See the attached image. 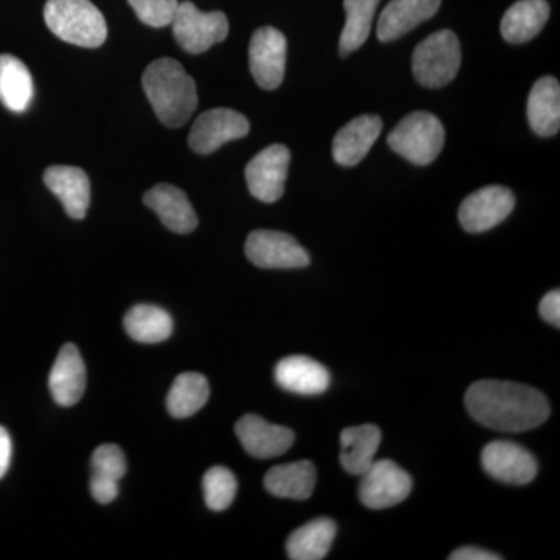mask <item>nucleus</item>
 Listing matches in <instances>:
<instances>
[{"instance_id": "72a5a7b5", "label": "nucleus", "mask_w": 560, "mask_h": 560, "mask_svg": "<svg viewBox=\"0 0 560 560\" xmlns=\"http://www.w3.org/2000/svg\"><path fill=\"white\" fill-rule=\"evenodd\" d=\"M539 313L541 318L550 323L551 326L560 327V291L552 290L545 294L540 301Z\"/></svg>"}, {"instance_id": "dca6fc26", "label": "nucleus", "mask_w": 560, "mask_h": 560, "mask_svg": "<svg viewBox=\"0 0 560 560\" xmlns=\"http://www.w3.org/2000/svg\"><path fill=\"white\" fill-rule=\"evenodd\" d=\"M383 124L378 116L357 117L337 132L331 145V154L338 165L353 167L370 153L375 140L381 138Z\"/></svg>"}, {"instance_id": "1a4fd4ad", "label": "nucleus", "mask_w": 560, "mask_h": 560, "mask_svg": "<svg viewBox=\"0 0 560 560\" xmlns=\"http://www.w3.org/2000/svg\"><path fill=\"white\" fill-rule=\"evenodd\" d=\"M290 161V150L280 143H275L256 154L245 171L250 195L268 205L280 200L285 191Z\"/></svg>"}, {"instance_id": "473e14b6", "label": "nucleus", "mask_w": 560, "mask_h": 560, "mask_svg": "<svg viewBox=\"0 0 560 560\" xmlns=\"http://www.w3.org/2000/svg\"><path fill=\"white\" fill-rule=\"evenodd\" d=\"M91 493L98 503L108 504L119 495V482L105 480V478H91Z\"/></svg>"}, {"instance_id": "bb28decb", "label": "nucleus", "mask_w": 560, "mask_h": 560, "mask_svg": "<svg viewBox=\"0 0 560 560\" xmlns=\"http://www.w3.org/2000/svg\"><path fill=\"white\" fill-rule=\"evenodd\" d=\"M125 330L132 340L154 345L168 340L173 334V319L164 308L156 305H135L125 315Z\"/></svg>"}, {"instance_id": "39448f33", "label": "nucleus", "mask_w": 560, "mask_h": 560, "mask_svg": "<svg viewBox=\"0 0 560 560\" xmlns=\"http://www.w3.org/2000/svg\"><path fill=\"white\" fill-rule=\"evenodd\" d=\"M460 58L458 36L452 31L436 32L416 47L412 73L422 86L438 90L458 75Z\"/></svg>"}, {"instance_id": "0eeeda50", "label": "nucleus", "mask_w": 560, "mask_h": 560, "mask_svg": "<svg viewBox=\"0 0 560 560\" xmlns=\"http://www.w3.org/2000/svg\"><path fill=\"white\" fill-rule=\"evenodd\" d=\"M360 477V500L370 510L396 506L411 493L410 474L390 459L374 460Z\"/></svg>"}, {"instance_id": "9d476101", "label": "nucleus", "mask_w": 560, "mask_h": 560, "mask_svg": "<svg viewBox=\"0 0 560 560\" xmlns=\"http://www.w3.org/2000/svg\"><path fill=\"white\" fill-rule=\"evenodd\" d=\"M514 206V194L508 187H482L460 202V226L471 234L492 230L510 217Z\"/></svg>"}, {"instance_id": "f3484780", "label": "nucleus", "mask_w": 560, "mask_h": 560, "mask_svg": "<svg viewBox=\"0 0 560 560\" xmlns=\"http://www.w3.org/2000/svg\"><path fill=\"white\" fill-rule=\"evenodd\" d=\"M143 202L158 213L165 228L176 234H190L197 230L198 217L189 198L172 184H158L143 195Z\"/></svg>"}, {"instance_id": "9b49d317", "label": "nucleus", "mask_w": 560, "mask_h": 560, "mask_svg": "<svg viewBox=\"0 0 560 560\" xmlns=\"http://www.w3.org/2000/svg\"><path fill=\"white\" fill-rule=\"evenodd\" d=\"M287 38L275 27H260L249 43V69L267 91L278 90L285 77Z\"/></svg>"}, {"instance_id": "6e6552de", "label": "nucleus", "mask_w": 560, "mask_h": 560, "mask_svg": "<svg viewBox=\"0 0 560 560\" xmlns=\"http://www.w3.org/2000/svg\"><path fill=\"white\" fill-rule=\"evenodd\" d=\"M246 257L265 270H291L311 265V256L296 238L285 232L260 230L250 232L245 245Z\"/></svg>"}, {"instance_id": "20e7f679", "label": "nucleus", "mask_w": 560, "mask_h": 560, "mask_svg": "<svg viewBox=\"0 0 560 560\" xmlns=\"http://www.w3.org/2000/svg\"><path fill=\"white\" fill-rule=\"evenodd\" d=\"M444 125L434 114L418 110L399 121L389 132L390 149L415 165H429L444 149Z\"/></svg>"}, {"instance_id": "c9c22d12", "label": "nucleus", "mask_w": 560, "mask_h": 560, "mask_svg": "<svg viewBox=\"0 0 560 560\" xmlns=\"http://www.w3.org/2000/svg\"><path fill=\"white\" fill-rule=\"evenodd\" d=\"M11 453H13V444H11L9 431L0 427V480L9 471Z\"/></svg>"}, {"instance_id": "5701e85b", "label": "nucleus", "mask_w": 560, "mask_h": 560, "mask_svg": "<svg viewBox=\"0 0 560 560\" xmlns=\"http://www.w3.org/2000/svg\"><path fill=\"white\" fill-rule=\"evenodd\" d=\"M341 466L350 475H363L375 460L382 442V431L377 425L349 427L341 431Z\"/></svg>"}, {"instance_id": "f8f14e48", "label": "nucleus", "mask_w": 560, "mask_h": 560, "mask_svg": "<svg viewBox=\"0 0 560 560\" xmlns=\"http://www.w3.org/2000/svg\"><path fill=\"white\" fill-rule=\"evenodd\" d=\"M249 130L248 119L237 110L228 108L206 110L191 127L189 147L195 153L210 154L231 140L245 138Z\"/></svg>"}, {"instance_id": "393cba45", "label": "nucleus", "mask_w": 560, "mask_h": 560, "mask_svg": "<svg viewBox=\"0 0 560 560\" xmlns=\"http://www.w3.org/2000/svg\"><path fill=\"white\" fill-rule=\"evenodd\" d=\"M35 94L31 70L10 54L0 55V102L13 113H25Z\"/></svg>"}, {"instance_id": "2f4dec72", "label": "nucleus", "mask_w": 560, "mask_h": 560, "mask_svg": "<svg viewBox=\"0 0 560 560\" xmlns=\"http://www.w3.org/2000/svg\"><path fill=\"white\" fill-rule=\"evenodd\" d=\"M140 21L150 27L161 28L172 24L178 10V0H128Z\"/></svg>"}, {"instance_id": "c85d7f7f", "label": "nucleus", "mask_w": 560, "mask_h": 560, "mask_svg": "<svg viewBox=\"0 0 560 560\" xmlns=\"http://www.w3.org/2000/svg\"><path fill=\"white\" fill-rule=\"evenodd\" d=\"M381 0H345L346 24L340 38L341 57L360 49L370 36Z\"/></svg>"}, {"instance_id": "a878e982", "label": "nucleus", "mask_w": 560, "mask_h": 560, "mask_svg": "<svg viewBox=\"0 0 560 560\" xmlns=\"http://www.w3.org/2000/svg\"><path fill=\"white\" fill-rule=\"evenodd\" d=\"M337 536V525L320 517L294 530L287 540V555L293 560H320L326 558Z\"/></svg>"}, {"instance_id": "f03ea898", "label": "nucleus", "mask_w": 560, "mask_h": 560, "mask_svg": "<svg viewBox=\"0 0 560 560\" xmlns=\"http://www.w3.org/2000/svg\"><path fill=\"white\" fill-rule=\"evenodd\" d=\"M142 86L165 127H183L197 109V84L186 69L172 58L151 62L143 72Z\"/></svg>"}, {"instance_id": "423d86ee", "label": "nucleus", "mask_w": 560, "mask_h": 560, "mask_svg": "<svg viewBox=\"0 0 560 560\" xmlns=\"http://www.w3.org/2000/svg\"><path fill=\"white\" fill-rule=\"evenodd\" d=\"M171 25L176 43L187 54H202L230 33V21L223 11L205 13L191 2L179 3Z\"/></svg>"}, {"instance_id": "7c9ffc66", "label": "nucleus", "mask_w": 560, "mask_h": 560, "mask_svg": "<svg viewBox=\"0 0 560 560\" xmlns=\"http://www.w3.org/2000/svg\"><path fill=\"white\" fill-rule=\"evenodd\" d=\"M125 474H127V459L117 445H101L92 455V477L119 482Z\"/></svg>"}, {"instance_id": "aec40b11", "label": "nucleus", "mask_w": 560, "mask_h": 560, "mask_svg": "<svg viewBox=\"0 0 560 560\" xmlns=\"http://www.w3.org/2000/svg\"><path fill=\"white\" fill-rule=\"evenodd\" d=\"M440 7L441 0H390L378 20L377 38L382 43L401 38L433 18Z\"/></svg>"}, {"instance_id": "7ed1b4c3", "label": "nucleus", "mask_w": 560, "mask_h": 560, "mask_svg": "<svg viewBox=\"0 0 560 560\" xmlns=\"http://www.w3.org/2000/svg\"><path fill=\"white\" fill-rule=\"evenodd\" d=\"M47 27L65 43L95 49L108 36L105 18L91 0H47Z\"/></svg>"}, {"instance_id": "4468645a", "label": "nucleus", "mask_w": 560, "mask_h": 560, "mask_svg": "<svg viewBox=\"0 0 560 560\" xmlns=\"http://www.w3.org/2000/svg\"><path fill=\"white\" fill-rule=\"evenodd\" d=\"M235 433L246 452L254 458L270 459L289 452L294 433L287 427L275 425L260 416L246 415L235 425Z\"/></svg>"}, {"instance_id": "ddd939ff", "label": "nucleus", "mask_w": 560, "mask_h": 560, "mask_svg": "<svg viewBox=\"0 0 560 560\" xmlns=\"http://www.w3.org/2000/svg\"><path fill=\"white\" fill-rule=\"evenodd\" d=\"M481 464L490 477L506 485H528L539 464L525 447L511 441H493L481 453Z\"/></svg>"}, {"instance_id": "f704fd0d", "label": "nucleus", "mask_w": 560, "mask_h": 560, "mask_svg": "<svg viewBox=\"0 0 560 560\" xmlns=\"http://www.w3.org/2000/svg\"><path fill=\"white\" fill-rule=\"evenodd\" d=\"M451 560H500L501 556L495 552L481 550L477 547H463L459 550L453 551Z\"/></svg>"}, {"instance_id": "a211bd4d", "label": "nucleus", "mask_w": 560, "mask_h": 560, "mask_svg": "<svg viewBox=\"0 0 560 560\" xmlns=\"http://www.w3.org/2000/svg\"><path fill=\"white\" fill-rule=\"evenodd\" d=\"M51 397L60 407H72L86 390V366L77 346H62L50 371Z\"/></svg>"}, {"instance_id": "4be33fe9", "label": "nucleus", "mask_w": 560, "mask_h": 560, "mask_svg": "<svg viewBox=\"0 0 560 560\" xmlns=\"http://www.w3.org/2000/svg\"><path fill=\"white\" fill-rule=\"evenodd\" d=\"M550 18L547 0H518L504 13L500 31L504 40L523 44L536 38Z\"/></svg>"}, {"instance_id": "412c9836", "label": "nucleus", "mask_w": 560, "mask_h": 560, "mask_svg": "<svg viewBox=\"0 0 560 560\" xmlns=\"http://www.w3.org/2000/svg\"><path fill=\"white\" fill-rule=\"evenodd\" d=\"M530 128L540 138H551L560 128V84L555 77H541L528 97Z\"/></svg>"}, {"instance_id": "c756f323", "label": "nucleus", "mask_w": 560, "mask_h": 560, "mask_svg": "<svg viewBox=\"0 0 560 560\" xmlns=\"http://www.w3.org/2000/svg\"><path fill=\"white\" fill-rule=\"evenodd\" d=\"M202 488L209 510L226 511L237 495V478L226 467L215 466L206 471Z\"/></svg>"}, {"instance_id": "f257e3e1", "label": "nucleus", "mask_w": 560, "mask_h": 560, "mask_svg": "<svg viewBox=\"0 0 560 560\" xmlns=\"http://www.w3.org/2000/svg\"><path fill=\"white\" fill-rule=\"evenodd\" d=\"M466 408L481 425L510 433L536 429L551 412L539 389L503 381L474 383L466 393Z\"/></svg>"}, {"instance_id": "6ab92c4d", "label": "nucleus", "mask_w": 560, "mask_h": 560, "mask_svg": "<svg viewBox=\"0 0 560 560\" xmlns=\"http://www.w3.org/2000/svg\"><path fill=\"white\" fill-rule=\"evenodd\" d=\"M275 377L280 388L301 396H318L330 386V374L326 366L305 355L280 360Z\"/></svg>"}, {"instance_id": "2eb2a0df", "label": "nucleus", "mask_w": 560, "mask_h": 560, "mask_svg": "<svg viewBox=\"0 0 560 560\" xmlns=\"http://www.w3.org/2000/svg\"><path fill=\"white\" fill-rule=\"evenodd\" d=\"M44 184L61 201L73 220H83L91 205V183L86 172L70 165H51L44 172Z\"/></svg>"}, {"instance_id": "b1692460", "label": "nucleus", "mask_w": 560, "mask_h": 560, "mask_svg": "<svg viewBox=\"0 0 560 560\" xmlns=\"http://www.w3.org/2000/svg\"><path fill=\"white\" fill-rule=\"evenodd\" d=\"M265 489L279 499H311L316 486V469L311 460L272 467L264 480Z\"/></svg>"}, {"instance_id": "cd10ccee", "label": "nucleus", "mask_w": 560, "mask_h": 560, "mask_svg": "<svg viewBox=\"0 0 560 560\" xmlns=\"http://www.w3.org/2000/svg\"><path fill=\"white\" fill-rule=\"evenodd\" d=\"M209 383L197 372L180 374L173 382L167 397V410L173 418L186 419L205 407L209 400Z\"/></svg>"}]
</instances>
